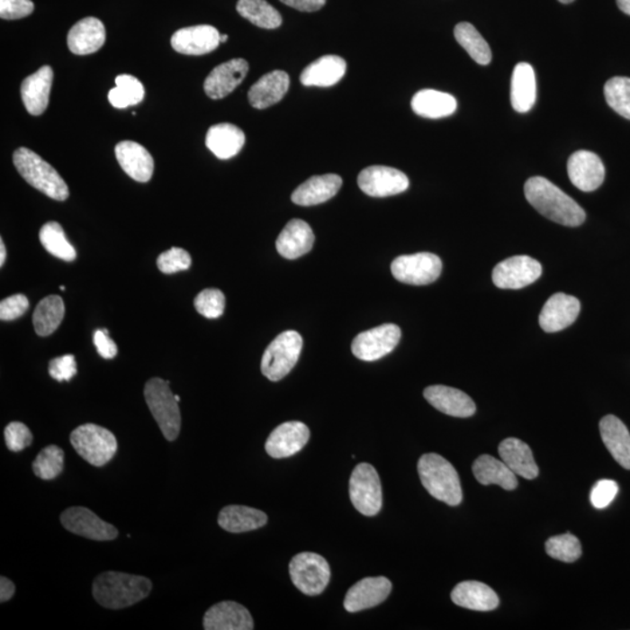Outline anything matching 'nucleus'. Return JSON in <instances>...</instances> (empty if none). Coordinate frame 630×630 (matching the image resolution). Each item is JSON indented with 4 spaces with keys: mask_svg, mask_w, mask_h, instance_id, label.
<instances>
[{
    "mask_svg": "<svg viewBox=\"0 0 630 630\" xmlns=\"http://www.w3.org/2000/svg\"><path fill=\"white\" fill-rule=\"evenodd\" d=\"M246 143V136L241 129L230 123L211 126L206 136L207 148L219 159L227 160L238 155Z\"/></svg>",
    "mask_w": 630,
    "mask_h": 630,
    "instance_id": "obj_33",
    "label": "nucleus"
},
{
    "mask_svg": "<svg viewBox=\"0 0 630 630\" xmlns=\"http://www.w3.org/2000/svg\"><path fill=\"white\" fill-rule=\"evenodd\" d=\"M536 76L529 63L516 65L511 77V105L518 112L526 113L536 102Z\"/></svg>",
    "mask_w": 630,
    "mask_h": 630,
    "instance_id": "obj_37",
    "label": "nucleus"
},
{
    "mask_svg": "<svg viewBox=\"0 0 630 630\" xmlns=\"http://www.w3.org/2000/svg\"><path fill=\"white\" fill-rule=\"evenodd\" d=\"M29 299L23 294H14L0 302V319L3 321H12L21 318L29 310Z\"/></svg>",
    "mask_w": 630,
    "mask_h": 630,
    "instance_id": "obj_50",
    "label": "nucleus"
},
{
    "mask_svg": "<svg viewBox=\"0 0 630 630\" xmlns=\"http://www.w3.org/2000/svg\"><path fill=\"white\" fill-rule=\"evenodd\" d=\"M441 270V259L430 252L400 256L392 264L393 277L409 285H428L439 278Z\"/></svg>",
    "mask_w": 630,
    "mask_h": 630,
    "instance_id": "obj_10",
    "label": "nucleus"
},
{
    "mask_svg": "<svg viewBox=\"0 0 630 630\" xmlns=\"http://www.w3.org/2000/svg\"><path fill=\"white\" fill-rule=\"evenodd\" d=\"M454 37L470 57L479 65L487 66L491 61L490 45L470 22H460L455 26Z\"/></svg>",
    "mask_w": 630,
    "mask_h": 630,
    "instance_id": "obj_40",
    "label": "nucleus"
},
{
    "mask_svg": "<svg viewBox=\"0 0 630 630\" xmlns=\"http://www.w3.org/2000/svg\"><path fill=\"white\" fill-rule=\"evenodd\" d=\"M619 491V486L613 480H600L590 491V502L597 509H604L614 501Z\"/></svg>",
    "mask_w": 630,
    "mask_h": 630,
    "instance_id": "obj_49",
    "label": "nucleus"
},
{
    "mask_svg": "<svg viewBox=\"0 0 630 630\" xmlns=\"http://www.w3.org/2000/svg\"><path fill=\"white\" fill-rule=\"evenodd\" d=\"M545 549L551 558L564 562H576L581 556L580 542L572 534L554 536L547 539Z\"/></svg>",
    "mask_w": 630,
    "mask_h": 630,
    "instance_id": "obj_45",
    "label": "nucleus"
},
{
    "mask_svg": "<svg viewBox=\"0 0 630 630\" xmlns=\"http://www.w3.org/2000/svg\"><path fill=\"white\" fill-rule=\"evenodd\" d=\"M314 239V232L310 224L294 219L279 234L275 248L284 258L297 259L312 250Z\"/></svg>",
    "mask_w": 630,
    "mask_h": 630,
    "instance_id": "obj_24",
    "label": "nucleus"
},
{
    "mask_svg": "<svg viewBox=\"0 0 630 630\" xmlns=\"http://www.w3.org/2000/svg\"><path fill=\"white\" fill-rule=\"evenodd\" d=\"M400 337L401 330L397 325L378 326L358 334L353 340L352 352L362 361L380 360L396 348Z\"/></svg>",
    "mask_w": 630,
    "mask_h": 630,
    "instance_id": "obj_11",
    "label": "nucleus"
},
{
    "mask_svg": "<svg viewBox=\"0 0 630 630\" xmlns=\"http://www.w3.org/2000/svg\"><path fill=\"white\" fill-rule=\"evenodd\" d=\"M94 345L98 354L105 360H112L118 353L115 341L109 337L108 329H98L94 334Z\"/></svg>",
    "mask_w": 630,
    "mask_h": 630,
    "instance_id": "obj_53",
    "label": "nucleus"
},
{
    "mask_svg": "<svg viewBox=\"0 0 630 630\" xmlns=\"http://www.w3.org/2000/svg\"><path fill=\"white\" fill-rule=\"evenodd\" d=\"M144 396L165 438L175 441L180 433L181 415L179 401L169 388V382L158 377L151 378L145 384Z\"/></svg>",
    "mask_w": 630,
    "mask_h": 630,
    "instance_id": "obj_5",
    "label": "nucleus"
},
{
    "mask_svg": "<svg viewBox=\"0 0 630 630\" xmlns=\"http://www.w3.org/2000/svg\"><path fill=\"white\" fill-rule=\"evenodd\" d=\"M176 400H178V401H180V396L176 395Z\"/></svg>",
    "mask_w": 630,
    "mask_h": 630,
    "instance_id": "obj_60",
    "label": "nucleus"
},
{
    "mask_svg": "<svg viewBox=\"0 0 630 630\" xmlns=\"http://www.w3.org/2000/svg\"><path fill=\"white\" fill-rule=\"evenodd\" d=\"M15 586L14 582L5 577L0 578V601L6 602L14 596Z\"/></svg>",
    "mask_w": 630,
    "mask_h": 630,
    "instance_id": "obj_55",
    "label": "nucleus"
},
{
    "mask_svg": "<svg viewBox=\"0 0 630 630\" xmlns=\"http://www.w3.org/2000/svg\"><path fill=\"white\" fill-rule=\"evenodd\" d=\"M151 590L148 578L108 571L94 579L93 596L105 608L123 609L144 600Z\"/></svg>",
    "mask_w": 630,
    "mask_h": 630,
    "instance_id": "obj_2",
    "label": "nucleus"
},
{
    "mask_svg": "<svg viewBox=\"0 0 630 630\" xmlns=\"http://www.w3.org/2000/svg\"><path fill=\"white\" fill-rule=\"evenodd\" d=\"M290 576L293 585L306 596H319L330 580L328 562L320 554L302 553L290 562Z\"/></svg>",
    "mask_w": 630,
    "mask_h": 630,
    "instance_id": "obj_8",
    "label": "nucleus"
},
{
    "mask_svg": "<svg viewBox=\"0 0 630 630\" xmlns=\"http://www.w3.org/2000/svg\"><path fill=\"white\" fill-rule=\"evenodd\" d=\"M15 168L23 179L38 191L57 201H65L69 196V189L57 169L37 153L26 148H18L14 155Z\"/></svg>",
    "mask_w": 630,
    "mask_h": 630,
    "instance_id": "obj_4",
    "label": "nucleus"
},
{
    "mask_svg": "<svg viewBox=\"0 0 630 630\" xmlns=\"http://www.w3.org/2000/svg\"><path fill=\"white\" fill-rule=\"evenodd\" d=\"M605 97L610 108L630 120V78L616 76L606 82Z\"/></svg>",
    "mask_w": 630,
    "mask_h": 630,
    "instance_id": "obj_44",
    "label": "nucleus"
},
{
    "mask_svg": "<svg viewBox=\"0 0 630 630\" xmlns=\"http://www.w3.org/2000/svg\"><path fill=\"white\" fill-rule=\"evenodd\" d=\"M49 372L50 377L54 378L55 381L68 382L72 380L77 373L75 356L68 354V356L53 358V360L50 362Z\"/></svg>",
    "mask_w": 630,
    "mask_h": 630,
    "instance_id": "obj_52",
    "label": "nucleus"
},
{
    "mask_svg": "<svg viewBox=\"0 0 630 630\" xmlns=\"http://www.w3.org/2000/svg\"><path fill=\"white\" fill-rule=\"evenodd\" d=\"M34 11L32 0H0V17L5 21H17L29 17Z\"/></svg>",
    "mask_w": 630,
    "mask_h": 630,
    "instance_id": "obj_51",
    "label": "nucleus"
},
{
    "mask_svg": "<svg viewBox=\"0 0 630 630\" xmlns=\"http://www.w3.org/2000/svg\"><path fill=\"white\" fill-rule=\"evenodd\" d=\"M543 273L541 263L529 256H514L499 263L493 270V283L503 290H519L537 281Z\"/></svg>",
    "mask_w": 630,
    "mask_h": 630,
    "instance_id": "obj_12",
    "label": "nucleus"
},
{
    "mask_svg": "<svg viewBox=\"0 0 630 630\" xmlns=\"http://www.w3.org/2000/svg\"><path fill=\"white\" fill-rule=\"evenodd\" d=\"M499 454L502 462L515 472L526 480H534L538 476V466L536 464L533 452L525 441L508 438L499 446Z\"/></svg>",
    "mask_w": 630,
    "mask_h": 630,
    "instance_id": "obj_32",
    "label": "nucleus"
},
{
    "mask_svg": "<svg viewBox=\"0 0 630 630\" xmlns=\"http://www.w3.org/2000/svg\"><path fill=\"white\" fill-rule=\"evenodd\" d=\"M206 630H252L254 620L244 606L234 601H222L212 606L203 617Z\"/></svg>",
    "mask_w": 630,
    "mask_h": 630,
    "instance_id": "obj_22",
    "label": "nucleus"
},
{
    "mask_svg": "<svg viewBox=\"0 0 630 630\" xmlns=\"http://www.w3.org/2000/svg\"><path fill=\"white\" fill-rule=\"evenodd\" d=\"M310 430L302 421H287L275 428L266 443V451L271 458H290L301 452L309 443Z\"/></svg>",
    "mask_w": 630,
    "mask_h": 630,
    "instance_id": "obj_15",
    "label": "nucleus"
},
{
    "mask_svg": "<svg viewBox=\"0 0 630 630\" xmlns=\"http://www.w3.org/2000/svg\"><path fill=\"white\" fill-rule=\"evenodd\" d=\"M472 474L483 486L498 484L506 490H514L518 487V478L513 471L502 460L484 454L479 456L472 464Z\"/></svg>",
    "mask_w": 630,
    "mask_h": 630,
    "instance_id": "obj_35",
    "label": "nucleus"
},
{
    "mask_svg": "<svg viewBox=\"0 0 630 630\" xmlns=\"http://www.w3.org/2000/svg\"><path fill=\"white\" fill-rule=\"evenodd\" d=\"M411 106L417 115L438 120L453 115L458 104L451 94L423 89L413 96Z\"/></svg>",
    "mask_w": 630,
    "mask_h": 630,
    "instance_id": "obj_36",
    "label": "nucleus"
},
{
    "mask_svg": "<svg viewBox=\"0 0 630 630\" xmlns=\"http://www.w3.org/2000/svg\"><path fill=\"white\" fill-rule=\"evenodd\" d=\"M61 525L70 533L93 541H113L118 530L85 507H72L60 516Z\"/></svg>",
    "mask_w": 630,
    "mask_h": 630,
    "instance_id": "obj_13",
    "label": "nucleus"
},
{
    "mask_svg": "<svg viewBox=\"0 0 630 630\" xmlns=\"http://www.w3.org/2000/svg\"><path fill=\"white\" fill-rule=\"evenodd\" d=\"M4 436H5L7 448L12 452L25 450L33 441V435L30 428L21 421H12L7 425Z\"/></svg>",
    "mask_w": 630,
    "mask_h": 630,
    "instance_id": "obj_48",
    "label": "nucleus"
},
{
    "mask_svg": "<svg viewBox=\"0 0 630 630\" xmlns=\"http://www.w3.org/2000/svg\"><path fill=\"white\" fill-rule=\"evenodd\" d=\"M63 464H65V452L57 445H50L39 453L32 467L38 478L53 480L61 474Z\"/></svg>",
    "mask_w": 630,
    "mask_h": 630,
    "instance_id": "obj_43",
    "label": "nucleus"
},
{
    "mask_svg": "<svg viewBox=\"0 0 630 630\" xmlns=\"http://www.w3.org/2000/svg\"><path fill=\"white\" fill-rule=\"evenodd\" d=\"M39 238H40L42 247L54 257L66 262H73L76 258V250L67 239L61 224L54 222V220L47 222L41 228Z\"/></svg>",
    "mask_w": 630,
    "mask_h": 630,
    "instance_id": "obj_41",
    "label": "nucleus"
},
{
    "mask_svg": "<svg viewBox=\"0 0 630 630\" xmlns=\"http://www.w3.org/2000/svg\"><path fill=\"white\" fill-rule=\"evenodd\" d=\"M194 306L198 313L207 319L220 318L226 307V297L222 291L206 289L196 295Z\"/></svg>",
    "mask_w": 630,
    "mask_h": 630,
    "instance_id": "obj_46",
    "label": "nucleus"
},
{
    "mask_svg": "<svg viewBox=\"0 0 630 630\" xmlns=\"http://www.w3.org/2000/svg\"><path fill=\"white\" fill-rule=\"evenodd\" d=\"M346 63L338 55H325L310 63L301 75V82L306 86H333L342 80Z\"/></svg>",
    "mask_w": 630,
    "mask_h": 630,
    "instance_id": "obj_31",
    "label": "nucleus"
},
{
    "mask_svg": "<svg viewBox=\"0 0 630 630\" xmlns=\"http://www.w3.org/2000/svg\"><path fill=\"white\" fill-rule=\"evenodd\" d=\"M285 5L302 12H315L325 6L326 0H281Z\"/></svg>",
    "mask_w": 630,
    "mask_h": 630,
    "instance_id": "obj_54",
    "label": "nucleus"
},
{
    "mask_svg": "<svg viewBox=\"0 0 630 630\" xmlns=\"http://www.w3.org/2000/svg\"><path fill=\"white\" fill-rule=\"evenodd\" d=\"M227 40H228L227 34L220 35V42H226Z\"/></svg>",
    "mask_w": 630,
    "mask_h": 630,
    "instance_id": "obj_58",
    "label": "nucleus"
},
{
    "mask_svg": "<svg viewBox=\"0 0 630 630\" xmlns=\"http://www.w3.org/2000/svg\"><path fill=\"white\" fill-rule=\"evenodd\" d=\"M65 317V304L58 295L43 298L33 313L35 332L40 337H49L61 325Z\"/></svg>",
    "mask_w": 630,
    "mask_h": 630,
    "instance_id": "obj_38",
    "label": "nucleus"
},
{
    "mask_svg": "<svg viewBox=\"0 0 630 630\" xmlns=\"http://www.w3.org/2000/svg\"><path fill=\"white\" fill-rule=\"evenodd\" d=\"M341 186L342 179L338 175L315 176L295 189L292 201L298 206H317L334 198Z\"/></svg>",
    "mask_w": 630,
    "mask_h": 630,
    "instance_id": "obj_27",
    "label": "nucleus"
},
{
    "mask_svg": "<svg viewBox=\"0 0 630 630\" xmlns=\"http://www.w3.org/2000/svg\"><path fill=\"white\" fill-rule=\"evenodd\" d=\"M567 173L571 183L582 192H593L601 186L605 180V166L596 153L574 152L567 163Z\"/></svg>",
    "mask_w": 630,
    "mask_h": 630,
    "instance_id": "obj_16",
    "label": "nucleus"
},
{
    "mask_svg": "<svg viewBox=\"0 0 630 630\" xmlns=\"http://www.w3.org/2000/svg\"><path fill=\"white\" fill-rule=\"evenodd\" d=\"M116 86L109 92V102L117 109L140 104L144 100L145 88L141 82L131 75L116 77Z\"/></svg>",
    "mask_w": 630,
    "mask_h": 630,
    "instance_id": "obj_42",
    "label": "nucleus"
},
{
    "mask_svg": "<svg viewBox=\"0 0 630 630\" xmlns=\"http://www.w3.org/2000/svg\"><path fill=\"white\" fill-rule=\"evenodd\" d=\"M220 42L219 31L211 25L186 27L176 31L171 45L176 52L184 55H203L218 49Z\"/></svg>",
    "mask_w": 630,
    "mask_h": 630,
    "instance_id": "obj_20",
    "label": "nucleus"
},
{
    "mask_svg": "<svg viewBox=\"0 0 630 630\" xmlns=\"http://www.w3.org/2000/svg\"><path fill=\"white\" fill-rule=\"evenodd\" d=\"M392 584L385 577H369L356 582L346 592L345 608L346 612L356 613L360 610L375 608L382 604L392 593Z\"/></svg>",
    "mask_w": 630,
    "mask_h": 630,
    "instance_id": "obj_18",
    "label": "nucleus"
},
{
    "mask_svg": "<svg viewBox=\"0 0 630 630\" xmlns=\"http://www.w3.org/2000/svg\"><path fill=\"white\" fill-rule=\"evenodd\" d=\"M267 523V515L262 510L246 506L224 507L219 514V526L231 534L257 530Z\"/></svg>",
    "mask_w": 630,
    "mask_h": 630,
    "instance_id": "obj_34",
    "label": "nucleus"
},
{
    "mask_svg": "<svg viewBox=\"0 0 630 630\" xmlns=\"http://www.w3.org/2000/svg\"><path fill=\"white\" fill-rule=\"evenodd\" d=\"M616 3L624 14L630 15V0H616Z\"/></svg>",
    "mask_w": 630,
    "mask_h": 630,
    "instance_id": "obj_56",
    "label": "nucleus"
},
{
    "mask_svg": "<svg viewBox=\"0 0 630 630\" xmlns=\"http://www.w3.org/2000/svg\"><path fill=\"white\" fill-rule=\"evenodd\" d=\"M350 501L358 513L375 516L382 509V486L375 468L369 464H357L349 480Z\"/></svg>",
    "mask_w": 630,
    "mask_h": 630,
    "instance_id": "obj_9",
    "label": "nucleus"
},
{
    "mask_svg": "<svg viewBox=\"0 0 630 630\" xmlns=\"http://www.w3.org/2000/svg\"><path fill=\"white\" fill-rule=\"evenodd\" d=\"M600 435L614 460L630 470V433L617 417L609 415L600 420Z\"/></svg>",
    "mask_w": 630,
    "mask_h": 630,
    "instance_id": "obj_30",
    "label": "nucleus"
},
{
    "mask_svg": "<svg viewBox=\"0 0 630 630\" xmlns=\"http://www.w3.org/2000/svg\"><path fill=\"white\" fill-rule=\"evenodd\" d=\"M53 69L43 66L37 73L22 81V97L31 115L40 116L49 106L50 89L53 85Z\"/></svg>",
    "mask_w": 630,
    "mask_h": 630,
    "instance_id": "obj_25",
    "label": "nucleus"
},
{
    "mask_svg": "<svg viewBox=\"0 0 630 630\" xmlns=\"http://www.w3.org/2000/svg\"><path fill=\"white\" fill-rule=\"evenodd\" d=\"M358 187L373 198H387L400 194L409 188V178L399 169L388 166H370L358 175Z\"/></svg>",
    "mask_w": 630,
    "mask_h": 630,
    "instance_id": "obj_14",
    "label": "nucleus"
},
{
    "mask_svg": "<svg viewBox=\"0 0 630 630\" xmlns=\"http://www.w3.org/2000/svg\"><path fill=\"white\" fill-rule=\"evenodd\" d=\"M425 400L445 415L468 418L474 415V401L462 390L446 387V385H431L424 390Z\"/></svg>",
    "mask_w": 630,
    "mask_h": 630,
    "instance_id": "obj_21",
    "label": "nucleus"
},
{
    "mask_svg": "<svg viewBox=\"0 0 630 630\" xmlns=\"http://www.w3.org/2000/svg\"><path fill=\"white\" fill-rule=\"evenodd\" d=\"M68 49L76 55L97 52L105 42V27L100 19L88 17L75 23L68 33Z\"/></svg>",
    "mask_w": 630,
    "mask_h": 630,
    "instance_id": "obj_26",
    "label": "nucleus"
},
{
    "mask_svg": "<svg viewBox=\"0 0 630 630\" xmlns=\"http://www.w3.org/2000/svg\"><path fill=\"white\" fill-rule=\"evenodd\" d=\"M580 313V302L573 295L556 293L551 295L541 314L539 325L546 333H556L567 328L577 320Z\"/></svg>",
    "mask_w": 630,
    "mask_h": 630,
    "instance_id": "obj_17",
    "label": "nucleus"
},
{
    "mask_svg": "<svg viewBox=\"0 0 630 630\" xmlns=\"http://www.w3.org/2000/svg\"><path fill=\"white\" fill-rule=\"evenodd\" d=\"M290 86V76L283 70L264 75L251 86L249 102L256 109H266L277 104L285 96Z\"/></svg>",
    "mask_w": 630,
    "mask_h": 630,
    "instance_id": "obj_29",
    "label": "nucleus"
},
{
    "mask_svg": "<svg viewBox=\"0 0 630 630\" xmlns=\"http://www.w3.org/2000/svg\"><path fill=\"white\" fill-rule=\"evenodd\" d=\"M418 472L425 490L448 506H459L463 501L462 483L458 472L450 462L436 453L419 459Z\"/></svg>",
    "mask_w": 630,
    "mask_h": 630,
    "instance_id": "obj_3",
    "label": "nucleus"
},
{
    "mask_svg": "<svg viewBox=\"0 0 630 630\" xmlns=\"http://www.w3.org/2000/svg\"><path fill=\"white\" fill-rule=\"evenodd\" d=\"M236 10L243 18L261 29H278L283 22L279 12L266 0H238Z\"/></svg>",
    "mask_w": 630,
    "mask_h": 630,
    "instance_id": "obj_39",
    "label": "nucleus"
},
{
    "mask_svg": "<svg viewBox=\"0 0 630 630\" xmlns=\"http://www.w3.org/2000/svg\"><path fill=\"white\" fill-rule=\"evenodd\" d=\"M249 72V63L244 58L220 63L208 75L203 88L212 100H220L234 92Z\"/></svg>",
    "mask_w": 630,
    "mask_h": 630,
    "instance_id": "obj_19",
    "label": "nucleus"
},
{
    "mask_svg": "<svg viewBox=\"0 0 630 630\" xmlns=\"http://www.w3.org/2000/svg\"><path fill=\"white\" fill-rule=\"evenodd\" d=\"M558 2H561L562 4H570L574 2V0H558Z\"/></svg>",
    "mask_w": 630,
    "mask_h": 630,
    "instance_id": "obj_59",
    "label": "nucleus"
},
{
    "mask_svg": "<svg viewBox=\"0 0 630 630\" xmlns=\"http://www.w3.org/2000/svg\"><path fill=\"white\" fill-rule=\"evenodd\" d=\"M118 163L123 171L138 183H148L155 171V161L143 145L135 141H121L115 148Z\"/></svg>",
    "mask_w": 630,
    "mask_h": 630,
    "instance_id": "obj_23",
    "label": "nucleus"
},
{
    "mask_svg": "<svg viewBox=\"0 0 630 630\" xmlns=\"http://www.w3.org/2000/svg\"><path fill=\"white\" fill-rule=\"evenodd\" d=\"M452 601L460 608L490 612L498 608V594L483 582L468 580L460 582L451 593Z\"/></svg>",
    "mask_w": 630,
    "mask_h": 630,
    "instance_id": "obj_28",
    "label": "nucleus"
},
{
    "mask_svg": "<svg viewBox=\"0 0 630 630\" xmlns=\"http://www.w3.org/2000/svg\"><path fill=\"white\" fill-rule=\"evenodd\" d=\"M5 259H6L5 244H4L3 239H0V266H4V263H5Z\"/></svg>",
    "mask_w": 630,
    "mask_h": 630,
    "instance_id": "obj_57",
    "label": "nucleus"
},
{
    "mask_svg": "<svg viewBox=\"0 0 630 630\" xmlns=\"http://www.w3.org/2000/svg\"><path fill=\"white\" fill-rule=\"evenodd\" d=\"M302 349V338L294 330L279 334L262 357L261 370L267 380L278 382L295 367Z\"/></svg>",
    "mask_w": 630,
    "mask_h": 630,
    "instance_id": "obj_7",
    "label": "nucleus"
},
{
    "mask_svg": "<svg viewBox=\"0 0 630 630\" xmlns=\"http://www.w3.org/2000/svg\"><path fill=\"white\" fill-rule=\"evenodd\" d=\"M157 266L163 274H176L191 267L192 257L186 250L181 249V248H171L158 257Z\"/></svg>",
    "mask_w": 630,
    "mask_h": 630,
    "instance_id": "obj_47",
    "label": "nucleus"
},
{
    "mask_svg": "<svg viewBox=\"0 0 630 630\" xmlns=\"http://www.w3.org/2000/svg\"><path fill=\"white\" fill-rule=\"evenodd\" d=\"M525 194L536 211L554 222L566 227H578L585 222L586 212L576 201L543 176L527 180Z\"/></svg>",
    "mask_w": 630,
    "mask_h": 630,
    "instance_id": "obj_1",
    "label": "nucleus"
},
{
    "mask_svg": "<svg viewBox=\"0 0 630 630\" xmlns=\"http://www.w3.org/2000/svg\"><path fill=\"white\" fill-rule=\"evenodd\" d=\"M74 450L86 463L102 467L112 462L118 450L116 436L96 424H85L70 433Z\"/></svg>",
    "mask_w": 630,
    "mask_h": 630,
    "instance_id": "obj_6",
    "label": "nucleus"
}]
</instances>
